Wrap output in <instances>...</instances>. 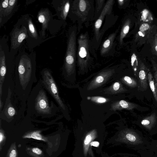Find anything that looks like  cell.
Returning a JSON list of instances; mask_svg holds the SVG:
<instances>
[{
	"mask_svg": "<svg viewBox=\"0 0 157 157\" xmlns=\"http://www.w3.org/2000/svg\"><path fill=\"white\" fill-rule=\"evenodd\" d=\"M43 80L44 85L47 90L54 98L59 106L63 109H65V105L59 96L55 82L51 74L48 71H44Z\"/></svg>",
	"mask_w": 157,
	"mask_h": 157,
	"instance_id": "obj_5",
	"label": "cell"
},
{
	"mask_svg": "<svg viewBox=\"0 0 157 157\" xmlns=\"http://www.w3.org/2000/svg\"><path fill=\"white\" fill-rule=\"evenodd\" d=\"M37 19L42 24V32L43 36L45 34L46 29L51 18V15L49 10L47 9L40 10L38 12Z\"/></svg>",
	"mask_w": 157,
	"mask_h": 157,
	"instance_id": "obj_11",
	"label": "cell"
},
{
	"mask_svg": "<svg viewBox=\"0 0 157 157\" xmlns=\"http://www.w3.org/2000/svg\"><path fill=\"white\" fill-rule=\"evenodd\" d=\"M0 95L1 97L2 84L6 72L5 56L3 51L0 50Z\"/></svg>",
	"mask_w": 157,
	"mask_h": 157,
	"instance_id": "obj_13",
	"label": "cell"
},
{
	"mask_svg": "<svg viewBox=\"0 0 157 157\" xmlns=\"http://www.w3.org/2000/svg\"><path fill=\"white\" fill-rule=\"evenodd\" d=\"M35 107L39 113L48 114L50 113L51 109L44 92L40 91L36 100Z\"/></svg>",
	"mask_w": 157,
	"mask_h": 157,
	"instance_id": "obj_9",
	"label": "cell"
},
{
	"mask_svg": "<svg viewBox=\"0 0 157 157\" xmlns=\"http://www.w3.org/2000/svg\"><path fill=\"white\" fill-rule=\"evenodd\" d=\"M3 135L1 132L0 133V142L1 143L3 140Z\"/></svg>",
	"mask_w": 157,
	"mask_h": 157,
	"instance_id": "obj_35",
	"label": "cell"
},
{
	"mask_svg": "<svg viewBox=\"0 0 157 157\" xmlns=\"http://www.w3.org/2000/svg\"><path fill=\"white\" fill-rule=\"evenodd\" d=\"M115 3L114 0H108L107 1L103 9L98 18L96 20L94 25V36L93 42L100 44L101 35L100 32V28L103 21L107 15H109L112 13L113 6Z\"/></svg>",
	"mask_w": 157,
	"mask_h": 157,
	"instance_id": "obj_4",
	"label": "cell"
},
{
	"mask_svg": "<svg viewBox=\"0 0 157 157\" xmlns=\"http://www.w3.org/2000/svg\"><path fill=\"white\" fill-rule=\"evenodd\" d=\"M126 89L119 82H116L109 87L104 90L105 94H115L124 92Z\"/></svg>",
	"mask_w": 157,
	"mask_h": 157,
	"instance_id": "obj_14",
	"label": "cell"
},
{
	"mask_svg": "<svg viewBox=\"0 0 157 157\" xmlns=\"http://www.w3.org/2000/svg\"><path fill=\"white\" fill-rule=\"evenodd\" d=\"M125 137L128 141L132 142H137L138 141L137 136L131 133H127L125 135Z\"/></svg>",
	"mask_w": 157,
	"mask_h": 157,
	"instance_id": "obj_26",
	"label": "cell"
},
{
	"mask_svg": "<svg viewBox=\"0 0 157 157\" xmlns=\"http://www.w3.org/2000/svg\"><path fill=\"white\" fill-rule=\"evenodd\" d=\"M115 72L114 69H107L102 71L98 73L89 83L87 90H92L101 86L109 79Z\"/></svg>",
	"mask_w": 157,
	"mask_h": 157,
	"instance_id": "obj_7",
	"label": "cell"
},
{
	"mask_svg": "<svg viewBox=\"0 0 157 157\" xmlns=\"http://www.w3.org/2000/svg\"><path fill=\"white\" fill-rule=\"evenodd\" d=\"M118 30L117 29L115 32L110 34L103 43L100 51L101 56H104L106 55L111 49Z\"/></svg>",
	"mask_w": 157,
	"mask_h": 157,
	"instance_id": "obj_10",
	"label": "cell"
},
{
	"mask_svg": "<svg viewBox=\"0 0 157 157\" xmlns=\"http://www.w3.org/2000/svg\"><path fill=\"white\" fill-rule=\"evenodd\" d=\"M139 76L142 87L144 88H147V78L145 71L143 70H141L139 71Z\"/></svg>",
	"mask_w": 157,
	"mask_h": 157,
	"instance_id": "obj_20",
	"label": "cell"
},
{
	"mask_svg": "<svg viewBox=\"0 0 157 157\" xmlns=\"http://www.w3.org/2000/svg\"><path fill=\"white\" fill-rule=\"evenodd\" d=\"M147 78L151 90L153 92L155 100L157 102V90L154 84L152 76L150 72L148 73Z\"/></svg>",
	"mask_w": 157,
	"mask_h": 157,
	"instance_id": "obj_18",
	"label": "cell"
},
{
	"mask_svg": "<svg viewBox=\"0 0 157 157\" xmlns=\"http://www.w3.org/2000/svg\"><path fill=\"white\" fill-rule=\"evenodd\" d=\"M25 138H32L35 139L45 141L41 135L37 132H34L29 135H26Z\"/></svg>",
	"mask_w": 157,
	"mask_h": 157,
	"instance_id": "obj_25",
	"label": "cell"
},
{
	"mask_svg": "<svg viewBox=\"0 0 157 157\" xmlns=\"http://www.w3.org/2000/svg\"><path fill=\"white\" fill-rule=\"evenodd\" d=\"M78 47L76 52L77 63L80 71L87 69L92 63L95 56L92 41L90 39L88 32L81 33L77 38Z\"/></svg>",
	"mask_w": 157,
	"mask_h": 157,
	"instance_id": "obj_2",
	"label": "cell"
},
{
	"mask_svg": "<svg viewBox=\"0 0 157 157\" xmlns=\"http://www.w3.org/2000/svg\"><path fill=\"white\" fill-rule=\"evenodd\" d=\"M71 3L69 0H64L61 1L59 7V11L62 19L65 20L69 12Z\"/></svg>",
	"mask_w": 157,
	"mask_h": 157,
	"instance_id": "obj_15",
	"label": "cell"
},
{
	"mask_svg": "<svg viewBox=\"0 0 157 157\" xmlns=\"http://www.w3.org/2000/svg\"><path fill=\"white\" fill-rule=\"evenodd\" d=\"M7 112L9 116L12 117L15 115V111L13 107H10L8 109Z\"/></svg>",
	"mask_w": 157,
	"mask_h": 157,
	"instance_id": "obj_28",
	"label": "cell"
},
{
	"mask_svg": "<svg viewBox=\"0 0 157 157\" xmlns=\"http://www.w3.org/2000/svg\"><path fill=\"white\" fill-rule=\"evenodd\" d=\"M18 71L21 83L24 85L29 80L32 72L31 61L27 56L21 57L19 64Z\"/></svg>",
	"mask_w": 157,
	"mask_h": 157,
	"instance_id": "obj_6",
	"label": "cell"
},
{
	"mask_svg": "<svg viewBox=\"0 0 157 157\" xmlns=\"http://www.w3.org/2000/svg\"><path fill=\"white\" fill-rule=\"evenodd\" d=\"M149 28V25L147 23H144L140 27L139 30L141 32H144L147 30Z\"/></svg>",
	"mask_w": 157,
	"mask_h": 157,
	"instance_id": "obj_27",
	"label": "cell"
},
{
	"mask_svg": "<svg viewBox=\"0 0 157 157\" xmlns=\"http://www.w3.org/2000/svg\"><path fill=\"white\" fill-rule=\"evenodd\" d=\"M148 13V11L146 10H144L143 11L141 16V18L142 20L144 21L146 19Z\"/></svg>",
	"mask_w": 157,
	"mask_h": 157,
	"instance_id": "obj_29",
	"label": "cell"
},
{
	"mask_svg": "<svg viewBox=\"0 0 157 157\" xmlns=\"http://www.w3.org/2000/svg\"><path fill=\"white\" fill-rule=\"evenodd\" d=\"M27 22L28 31L30 36L34 38L37 39L38 37L37 32L32 20L29 18Z\"/></svg>",
	"mask_w": 157,
	"mask_h": 157,
	"instance_id": "obj_19",
	"label": "cell"
},
{
	"mask_svg": "<svg viewBox=\"0 0 157 157\" xmlns=\"http://www.w3.org/2000/svg\"><path fill=\"white\" fill-rule=\"evenodd\" d=\"M95 6L94 0H75L71 2L69 16L73 21L78 24L79 33L83 24L87 27L90 22L94 20Z\"/></svg>",
	"mask_w": 157,
	"mask_h": 157,
	"instance_id": "obj_1",
	"label": "cell"
},
{
	"mask_svg": "<svg viewBox=\"0 0 157 157\" xmlns=\"http://www.w3.org/2000/svg\"><path fill=\"white\" fill-rule=\"evenodd\" d=\"M121 80L130 87H134L136 86V82L135 80L129 76H125L121 78Z\"/></svg>",
	"mask_w": 157,
	"mask_h": 157,
	"instance_id": "obj_22",
	"label": "cell"
},
{
	"mask_svg": "<svg viewBox=\"0 0 157 157\" xmlns=\"http://www.w3.org/2000/svg\"><path fill=\"white\" fill-rule=\"evenodd\" d=\"M17 155L16 152L15 150L11 151L9 155V157H16Z\"/></svg>",
	"mask_w": 157,
	"mask_h": 157,
	"instance_id": "obj_33",
	"label": "cell"
},
{
	"mask_svg": "<svg viewBox=\"0 0 157 157\" xmlns=\"http://www.w3.org/2000/svg\"><path fill=\"white\" fill-rule=\"evenodd\" d=\"M17 2V1L16 0H9L8 6L6 9L4 16H7L12 12Z\"/></svg>",
	"mask_w": 157,
	"mask_h": 157,
	"instance_id": "obj_24",
	"label": "cell"
},
{
	"mask_svg": "<svg viewBox=\"0 0 157 157\" xmlns=\"http://www.w3.org/2000/svg\"><path fill=\"white\" fill-rule=\"evenodd\" d=\"M155 80L157 83V71H156L155 74Z\"/></svg>",
	"mask_w": 157,
	"mask_h": 157,
	"instance_id": "obj_36",
	"label": "cell"
},
{
	"mask_svg": "<svg viewBox=\"0 0 157 157\" xmlns=\"http://www.w3.org/2000/svg\"><path fill=\"white\" fill-rule=\"evenodd\" d=\"M87 99L98 104L104 103L109 100L107 98L101 96L88 97Z\"/></svg>",
	"mask_w": 157,
	"mask_h": 157,
	"instance_id": "obj_21",
	"label": "cell"
},
{
	"mask_svg": "<svg viewBox=\"0 0 157 157\" xmlns=\"http://www.w3.org/2000/svg\"><path fill=\"white\" fill-rule=\"evenodd\" d=\"M27 29L22 26L20 28H16L13 31L11 36V47L15 49L21 44L24 39L28 37Z\"/></svg>",
	"mask_w": 157,
	"mask_h": 157,
	"instance_id": "obj_8",
	"label": "cell"
},
{
	"mask_svg": "<svg viewBox=\"0 0 157 157\" xmlns=\"http://www.w3.org/2000/svg\"><path fill=\"white\" fill-rule=\"evenodd\" d=\"M95 1L94 20H96L98 18L105 4V0H96Z\"/></svg>",
	"mask_w": 157,
	"mask_h": 157,
	"instance_id": "obj_17",
	"label": "cell"
},
{
	"mask_svg": "<svg viewBox=\"0 0 157 157\" xmlns=\"http://www.w3.org/2000/svg\"><path fill=\"white\" fill-rule=\"evenodd\" d=\"M136 55L135 54L133 53L132 56L131 58V63L132 66L133 65V63L136 59Z\"/></svg>",
	"mask_w": 157,
	"mask_h": 157,
	"instance_id": "obj_32",
	"label": "cell"
},
{
	"mask_svg": "<svg viewBox=\"0 0 157 157\" xmlns=\"http://www.w3.org/2000/svg\"><path fill=\"white\" fill-rule=\"evenodd\" d=\"M9 0H1L0 3V22H1L2 17L5 13V12L7 8Z\"/></svg>",
	"mask_w": 157,
	"mask_h": 157,
	"instance_id": "obj_23",
	"label": "cell"
},
{
	"mask_svg": "<svg viewBox=\"0 0 157 157\" xmlns=\"http://www.w3.org/2000/svg\"><path fill=\"white\" fill-rule=\"evenodd\" d=\"M77 27H71L69 32L64 60V68L67 74L71 75L75 70L76 59V38Z\"/></svg>",
	"mask_w": 157,
	"mask_h": 157,
	"instance_id": "obj_3",
	"label": "cell"
},
{
	"mask_svg": "<svg viewBox=\"0 0 157 157\" xmlns=\"http://www.w3.org/2000/svg\"><path fill=\"white\" fill-rule=\"evenodd\" d=\"M32 151L33 153L38 155H40L42 153V151L40 149L36 147L33 148Z\"/></svg>",
	"mask_w": 157,
	"mask_h": 157,
	"instance_id": "obj_30",
	"label": "cell"
},
{
	"mask_svg": "<svg viewBox=\"0 0 157 157\" xmlns=\"http://www.w3.org/2000/svg\"><path fill=\"white\" fill-rule=\"evenodd\" d=\"M134 107V105L124 100L115 101L111 104L110 110L112 111L126 109H131Z\"/></svg>",
	"mask_w": 157,
	"mask_h": 157,
	"instance_id": "obj_12",
	"label": "cell"
},
{
	"mask_svg": "<svg viewBox=\"0 0 157 157\" xmlns=\"http://www.w3.org/2000/svg\"><path fill=\"white\" fill-rule=\"evenodd\" d=\"M141 123L144 125L147 126L150 124V121L148 119H144L142 121Z\"/></svg>",
	"mask_w": 157,
	"mask_h": 157,
	"instance_id": "obj_31",
	"label": "cell"
},
{
	"mask_svg": "<svg viewBox=\"0 0 157 157\" xmlns=\"http://www.w3.org/2000/svg\"><path fill=\"white\" fill-rule=\"evenodd\" d=\"M154 48L155 51L157 52V34L155 36Z\"/></svg>",
	"mask_w": 157,
	"mask_h": 157,
	"instance_id": "obj_34",
	"label": "cell"
},
{
	"mask_svg": "<svg viewBox=\"0 0 157 157\" xmlns=\"http://www.w3.org/2000/svg\"><path fill=\"white\" fill-rule=\"evenodd\" d=\"M130 24V20L127 19L124 22L121 30L120 34L119 42L120 45H121L123 43V40L129 32Z\"/></svg>",
	"mask_w": 157,
	"mask_h": 157,
	"instance_id": "obj_16",
	"label": "cell"
}]
</instances>
